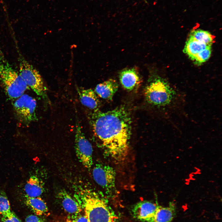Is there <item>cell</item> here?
I'll list each match as a JSON object with an SVG mask.
<instances>
[{"mask_svg":"<svg viewBox=\"0 0 222 222\" xmlns=\"http://www.w3.org/2000/svg\"><path fill=\"white\" fill-rule=\"evenodd\" d=\"M18 53L19 73L29 88L47 103L49 102L47 91L42 77L38 71L24 57L16 45Z\"/></svg>","mask_w":222,"mask_h":222,"instance_id":"5","label":"cell"},{"mask_svg":"<svg viewBox=\"0 0 222 222\" xmlns=\"http://www.w3.org/2000/svg\"><path fill=\"white\" fill-rule=\"evenodd\" d=\"M77 92L81 103L91 111L99 110L100 101L95 92L91 88H77Z\"/></svg>","mask_w":222,"mask_h":222,"instance_id":"12","label":"cell"},{"mask_svg":"<svg viewBox=\"0 0 222 222\" xmlns=\"http://www.w3.org/2000/svg\"><path fill=\"white\" fill-rule=\"evenodd\" d=\"M120 82L124 88L128 91L136 90L142 82L138 70L135 67L123 69L119 74Z\"/></svg>","mask_w":222,"mask_h":222,"instance_id":"9","label":"cell"},{"mask_svg":"<svg viewBox=\"0 0 222 222\" xmlns=\"http://www.w3.org/2000/svg\"><path fill=\"white\" fill-rule=\"evenodd\" d=\"M118 87L117 82L114 79H110L97 84L94 91L101 98L111 101L117 91Z\"/></svg>","mask_w":222,"mask_h":222,"instance_id":"13","label":"cell"},{"mask_svg":"<svg viewBox=\"0 0 222 222\" xmlns=\"http://www.w3.org/2000/svg\"><path fill=\"white\" fill-rule=\"evenodd\" d=\"M25 222H43L42 219L38 216L29 215L25 219Z\"/></svg>","mask_w":222,"mask_h":222,"instance_id":"23","label":"cell"},{"mask_svg":"<svg viewBox=\"0 0 222 222\" xmlns=\"http://www.w3.org/2000/svg\"><path fill=\"white\" fill-rule=\"evenodd\" d=\"M215 36L208 31L199 29L192 30L189 38L210 46L215 42Z\"/></svg>","mask_w":222,"mask_h":222,"instance_id":"18","label":"cell"},{"mask_svg":"<svg viewBox=\"0 0 222 222\" xmlns=\"http://www.w3.org/2000/svg\"><path fill=\"white\" fill-rule=\"evenodd\" d=\"M75 196L88 222H118L117 216L101 193L92 189L80 187Z\"/></svg>","mask_w":222,"mask_h":222,"instance_id":"3","label":"cell"},{"mask_svg":"<svg viewBox=\"0 0 222 222\" xmlns=\"http://www.w3.org/2000/svg\"><path fill=\"white\" fill-rule=\"evenodd\" d=\"M210 47L211 46L189 38L186 43L183 51L193 60L199 53Z\"/></svg>","mask_w":222,"mask_h":222,"instance_id":"17","label":"cell"},{"mask_svg":"<svg viewBox=\"0 0 222 222\" xmlns=\"http://www.w3.org/2000/svg\"><path fill=\"white\" fill-rule=\"evenodd\" d=\"M144 90L147 102L169 120L183 111L186 100L183 92L172 86L166 79L154 76L150 79Z\"/></svg>","mask_w":222,"mask_h":222,"instance_id":"2","label":"cell"},{"mask_svg":"<svg viewBox=\"0 0 222 222\" xmlns=\"http://www.w3.org/2000/svg\"><path fill=\"white\" fill-rule=\"evenodd\" d=\"M66 222H88L84 215H77L73 216H69Z\"/></svg>","mask_w":222,"mask_h":222,"instance_id":"22","label":"cell"},{"mask_svg":"<svg viewBox=\"0 0 222 222\" xmlns=\"http://www.w3.org/2000/svg\"><path fill=\"white\" fill-rule=\"evenodd\" d=\"M75 143V151L79 161L85 167L90 169L93 164L92 147L77 123L76 125Z\"/></svg>","mask_w":222,"mask_h":222,"instance_id":"8","label":"cell"},{"mask_svg":"<svg viewBox=\"0 0 222 222\" xmlns=\"http://www.w3.org/2000/svg\"><path fill=\"white\" fill-rule=\"evenodd\" d=\"M211 47H208L199 53L192 60L195 64L200 65L208 60L211 56Z\"/></svg>","mask_w":222,"mask_h":222,"instance_id":"20","label":"cell"},{"mask_svg":"<svg viewBox=\"0 0 222 222\" xmlns=\"http://www.w3.org/2000/svg\"><path fill=\"white\" fill-rule=\"evenodd\" d=\"M26 204L38 216L49 215L45 202L40 197H29L25 196Z\"/></svg>","mask_w":222,"mask_h":222,"instance_id":"16","label":"cell"},{"mask_svg":"<svg viewBox=\"0 0 222 222\" xmlns=\"http://www.w3.org/2000/svg\"><path fill=\"white\" fill-rule=\"evenodd\" d=\"M35 99L31 96L23 94L13 103L15 115L20 122L26 125L37 120Z\"/></svg>","mask_w":222,"mask_h":222,"instance_id":"7","label":"cell"},{"mask_svg":"<svg viewBox=\"0 0 222 222\" xmlns=\"http://www.w3.org/2000/svg\"><path fill=\"white\" fill-rule=\"evenodd\" d=\"M2 222H22L15 214L11 210L2 215Z\"/></svg>","mask_w":222,"mask_h":222,"instance_id":"21","label":"cell"},{"mask_svg":"<svg viewBox=\"0 0 222 222\" xmlns=\"http://www.w3.org/2000/svg\"><path fill=\"white\" fill-rule=\"evenodd\" d=\"M92 174L95 181L107 195L113 196L117 193L116 173L113 168L106 164L97 163L93 169Z\"/></svg>","mask_w":222,"mask_h":222,"instance_id":"6","label":"cell"},{"mask_svg":"<svg viewBox=\"0 0 222 222\" xmlns=\"http://www.w3.org/2000/svg\"><path fill=\"white\" fill-rule=\"evenodd\" d=\"M10 211V202L6 192L0 187V214L2 215Z\"/></svg>","mask_w":222,"mask_h":222,"instance_id":"19","label":"cell"},{"mask_svg":"<svg viewBox=\"0 0 222 222\" xmlns=\"http://www.w3.org/2000/svg\"><path fill=\"white\" fill-rule=\"evenodd\" d=\"M158 206L148 201L138 202L132 209L133 216L141 221L147 222L153 216Z\"/></svg>","mask_w":222,"mask_h":222,"instance_id":"10","label":"cell"},{"mask_svg":"<svg viewBox=\"0 0 222 222\" xmlns=\"http://www.w3.org/2000/svg\"><path fill=\"white\" fill-rule=\"evenodd\" d=\"M176 212L175 205L171 203L166 207L158 205L152 217L147 222H171Z\"/></svg>","mask_w":222,"mask_h":222,"instance_id":"14","label":"cell"},{"mask_svg":"<svg viewBox=\"0 0 222 222\" xmlns=\"http://www.w3.org/2000/svg\"><path fill=\"white\" fill-rule=\"evenodd\" d=\"M44 190L43 181L34 176L29 178L24 187L25 196L29 197H40L44 192Z\"/></svg>","mask_w":222,"mask_h":222,"instance_id":"15","label":"cell"},{"mask_svg":"<svg viewBox=\"0 0 222 222\" xmlns=\"http://www.w3.org/2000/svg\"><path fill=\"white\" fill-rule=\"evenodd\" d=\"M94 137L109 156L118 164L128 156L132 120L127 109L118 107L106 112L91 111L88 115Z\"/></svg>","mask_w":222,"mask_h":222,"instance_id":"1","label":"cell"},{"mask_svg":"<svg viewBox=\"0 0 222 222\" xmlns=\"http://www.w3.org/2000/svg\"><path fill=\"white\" fill-rule=\"evenodd\" d=\"M58 197L64 211L69 216H77L82 211V208L76 199H74L64 189L59 191Z\"/></svg>","mask_w":222,"mask_h":222,"instance_id":"11","label":"cell"},{"mask_svg":"<svg viewBox=\"0 0 222 222\" xmlns=\"http://www.w3.org/2000/svg\"><path fill=\"white\" fill-rule=\"evenodd\" d=\"M0 84L7 97L12 100L18 98L29 88L19 72L5 56L0 45Z\"/></svg>","mask_w":222,"mask_h":222,"instance_id":"4","label":"cell"}]
</instances>
